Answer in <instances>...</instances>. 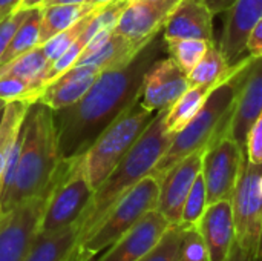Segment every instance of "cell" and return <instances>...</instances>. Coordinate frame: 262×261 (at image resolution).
<instances>
[{
  "label": "cell",
  "mask_w": 262,
  "mask_h": 261,
  "mask_svg": "<svg viewBox=\"0 0 262 261\" xmlns=\"http://www.w3.org/2000/svg\"><path fill=\"white\" fill-rule=\"evenodd\" d=\"M163 46L164 38L155 37L127 65L103 71L77 103L54 111L63 158L84 154L115 120L141 98L146 72L158 60Z\"/></svg>",
  "instance_id": "obj_1"
},
{
  "label": "cell",
  "mask_w": 262,
  "mask_h": 261,
  "mask_svg": "<svg viewBox=\"0 0 262 261\" xmlns=\"http://www.w3.org/2000/svg\"><path fill=\"white\" fill-rule=\"evenodd\" d=\"M169 109L170 108H164L155 114L154 120L137 143L107 175V178L94 191L92 200L78 222V243L100 225L106 214L126 192L152 174L157 163L167 152L175 138V132H170L166 126V115Z\"/></svg>",
  "instance_id": "obj_2"
},
{
  "label": "cell",
  "mask_w": 262,
  "mask_h": 261,
  "mask_svg": "<svg viewBox=\"0 0 262 261\" xmlns=\"http://www.w3.org/2000/svg\"><path fill=\"white\" fill-rule=\"evenodd\" d=\"M61 160L54 109L41 102L31 103L25 117V135L15 178L2 205L3 212L26 200L48 195Z\"/></svg>",
  "instance_id": "obj_3"
},
{
  "label": "cell",
  "mask_w": 262,
  "mask_h": 261,
  "mask_svg": "<svg viewBox=\"0 0 262 261\" xmlns=\"http://www.w3.org/2000/svg\"><path fill=\"white\" fill-rule=\"evenodd\" d=\"M253 58L252 55L241 58L233 72L212 91L200 112L175 134L170 148L152 171L155 177L161 180L163 175L184 157L209 148L229 132L238 94Z\"/></svg>",
  "instance_id": "obj_4"
},
{
  "label": "cell",
  "mask_w": 262,
  "mask_h": 261,
  "mask_svg": "<svg viewBox=\"0 0 262 261\" xmlns=\"http://www.w3.org/2000/svg\"><path fill=\"white\" fill-rule=\"evenodd\" d=\"M161 180L154 174L144 177L126 192L106 214L100 225L80 242L69 261H94L101 252L118 242L149 211L157 209Z\"/></svg>",
  "instance_id": "obj_5"
},
{
  "label": "cell",
  "mask_w": 262,
  "mask_h": 261,
  "mask_svg": "<svg viewBox=\"0 0 262 261\" xmlns=\"http://www.w3.org/2000/svg\"><path fill=\"white\" fill-rule=\"evenodd\" d=\"M92 195L94 188L88 177L84 154L63 158L48 192L38 234H51L78 225Z\"/></svg>",
  "instance_id": "obj_6"
},
{
  "label": "cell",
  "mask_w": 262,
  "mask_h": 261,
  "mask_svg": "<svg viewBox=\"0 0 262 261\" xmlns=\"http://www.w3.org/2000/svg\"><path fill=\"white\" fill-rule=\"evenodd\" d=\"M157 112L146 109L140 100L115 120L84 152L86 171L94 191L137 143Z\"/></svg>",
  "instance_id": "obj_7"
},
{
  "label": "cell",
  "mask_w": 262,
  "mask_h": 261,
  "mask_svg": "<svg viewBox=\"0 0 262 261\" xmlns=\"http://www.w3.org/2000/svg\"><path fill=\"white\" fill-rule=\"evenodd\" d=\"M235 242L256 261H262V165L246 160L232 195Z\"/></svg>",
  "instance_id": "obj_8"
},
{
  "label": "cell",
  "mask_w": 262,
  "mask_h": 261,
  "mask_svg": "<svg viewBox=\"0 0 262 261\" xmlns=\"http://www.w3.org/2000/svg\"><path fill=\"white\" fill-rule=\"evenodd\" d=\"M246 160V149L229 132L206 148L201 172L209 205L220 200H232Z\"/></svg>",
  "instance_id": "obj_9"
},
{
  "label": "cell",
  "mask_w": 262,
  "mask_h": 261,
  "mask_svg": "<svg viewBox=\"0 0 262 261\" xmlns=\"http://www.w3.org/2000/svg\"><path fill=\"white\" fill-rule=\"evenodd\" d=\"M48 195L26 200L0 218V261H25L40 229Z\"/></svg>",
  "instance_id": "obj_10"
},
{
  "label": "cell",
  "mask_w": 262,
  "mask_h": 261,
  "mask_svg": "<svg viewBox=\"0 0 262 261\" xmlns=\"http://www.w3.org/2000/svg\"><path fill=\"white\" fill-rule=\"evenodd\" d=\"M181 0H129L118 17L114 32L137 46H146L164 29V25Z\"/></svg>",
  "instance_id": "obj_11"
},
{
  "label": "cell",
  "mask_w": 262,
  "mask_h": 261,
  "mask_svg": "<svg viewBox=\"0 0 262 261\" xmlns=\"http://www.w3.org/2000/svg\"><path fill=\"white\" fill-rule=\"evenodd\" d=\"M204 151L206 149H201L184 157L173 168H170L161 178L160 198H158L157 209L172 225H177L181 222L184 203L189 197V192L196 177L203 171Z\"/></svg>",
  "instance_id": "obj_12"
},
{
  "label": "cell",
  "mask_w": 262,
  "mask_h": 261,
  "mask_svg": "<svg viewBox=\"0 0 262 261\" xmlns=\"http://www.w3.org/2000/svg\"><path fill=\"white\" fill-rule=\"evenodd\" d=\"M189 88L187 75L170 57L155 60L146 72L140 103L146 109L158 112L172 108Z\"/></svg>",
  "instance_id": "obj_13"
},
{
  "label": "cell",
  "mask_w": 262,
  "mask_h": 261,
  "mask_svg": "<svg viewBox=\"0 0 262 261\" xmlns=\"http://www.w3.org/2000/svg\"><path fill=\"white\" fill-rule=\"evenodd\" d=\"M170 225L158 209H152L94 261H138L157 246Z\"/></svg>",
  "instance_id": "obj_14"
},
{
  "label": "cell",
  "mask_w": 262,
  "mask_h": 261,
  "mask_svg": "<svg viewBox=\"0 0 262 261\" xmlns=\"http://www.w3.org/2000/svg\"><path fill=\"white\" fill-rule=\"evenodd\" d=\"M262 20V0H238L229 11L220 42V49L229 65L241 60L250 34Z\"/></svg>",
  "instance_id": "obj_15"
},
{
  "label": "cell",
  "mask_w": 262,
  "mask_h": 261,
  "mask_svg": "<svg viewBox=\"0 0 262 261\" xmlns=\"http://www.w3.org/2000/svg\"><path fill=\"white\" fill-rule=\"evenodd\" d=\"M209 261H226L235 243V218L232 200H220L207 205L198 225Z\"/></svg>",
  "instance_id": "obj_16"
},
{
  "label": "cell",
  "mask_w": 262,
  "mask_h": 261,
  "mask_svg": "<svg viewBox=\"0 0 262 261\" xmlns=\"http://www.w3.org/2000/svg\"><path fill=\"white\" fill-rule=\"evenodd\" d=\"M262 114V55L250 63L239 89L229 134L246 149L247 135Z\"/></svg>",
  "instance_id": "obj_17"
},
{
  "label": "cell",
  "mask_w": 262,
  "mask_h": 261,
  "mask_svg": "<svg viewBox=\"0 0 262 261\" xmlns=\"http://www.w3.org/2000/svg\"><path fill=\"white\" fill-rule=\"evenodd\" d=\"M101 71L92 65H75L63 72L55 82L45 86L38 100L54 111L77 103L94 85Z\"/></svg>",
  "instance_id": "obj_18"
},
{
  "label": "cell",
  "mask_w": 262,
  "mask_h": 261,
  "mask_svg": "<svg viewBox=\"0 0 262 261\" xmlns=\"http://www.w3.org/2000/svg\"><path fill=\"white\" fill-rule=\"evenodd\" d=\"M213 14L196 0H181L170 12L163 38H200L215 42Z\"/></svg>",
  "instance_id": "obj_19"
},
{
  "label": "cell",
  "mask_w": 262,
  "mask_h": 261,
  "mask_svg": "<svg viewBox=\"0 0 262 261\" xmlns=\"http://www.w3.org/2000/svg\"><path fill=\"white\" fill-rule=\"evenodd\" d=\"M143 48L134 45L123 35L112 32L111 37L98 49L88 54H81L75 65H92L103 72L107 69H115L127 65Z\"/></svg>",
  "instance_id": "obj_20"
},
{
  "label": "cell",
  "mask_w": 262,
  "mask_h": 261,
  "mask_svg": "<svg viewBox=\"0 0 262 261\" xmlns=\"http://www.w3.org/2000/svg\"><path fill=\"white\" fill-rule=\"evenodd\" d=\"M77 243L78 225L51 234H38L25 261H69Z\"/></svg>",
  "instance_id": "obj_21"
},
{
  "label": "cell",
  "mask_w": 262,
  "mask_h": 261,
  "mask_svg": "<svg viewBox=\"0 0 262 261\" xmlns=\"http://www.w3.org/2000/svg\"><path fill=\"white\" fill-rule=\"evenodd\" d=\"M103 5L94 3H72V5H49L41 8V23H40V38L38 43H45L55 34L68 29L89 12L95 11Z\"/></svg>",
  "instance_id": "obj_22"
},
{
  "label": "cell",
  "mask_w": 262,
  "mask_h": 261,
  "mask_svg": "<svg viewBox=\"0 0 262 261\" xmlns=\"http://www.w3.org/2000/svg\"><path fill=\"white\" fill-rule=\"evenodd\" d=\"M221 82H218V83H209V85L190 86L177 100V103L167 111V115H166V126H167V129L170 132H175V134L180 132L200 112V109L203 108V105L206 103V100L209 98V95L212 94V91Z\"/></svg>",
  "instance_id": "obj_23"
},
{
  "label": "cell",
  "mask_w": 262,
  "mask_h": 261,
  "mask_svg": "<svg viewBox=\"0 0 262 261\" xmlns=\"http://www.w3.org/2000/svg\"><path fill=\"white\" fill-rule=\"evenodd\" d=\"M51 62L48 60V57L45 55V52L41 51L40 45L35 46L34 49L15 57L14 60L0 65V77L2 75H14V77H20L25 78L28 82H31L37 91V100L41 94V82H43V75L48 71Z\"/></svg>",
  "instance_id": "obj_24"
},
{
  "label": "cell",
  "mask_w": 262,
  "mask_h": 261,
  "mask_svg": "<svg viewBox=\"0 0 262 261\" xmlns=\"http://www.w3.org/2000/svg\"><path fill=\"white\" fill-rule=\"evenodd\" d=\"M235 65H229V62L223 55L220 46L215 42H210L206 54L203 55V58L187 74L189 86L218 83V82L224 80L226 77H229L232 74V71L235 69Z\"/></svg>",
  "instance_id": "obj_25"
},
{
  "label": "cell",
  "mask_w": 262,
  "mask_h": 261,
  "mask_svg": "<svg viewBox=\"0 0 262 261\" xmlns=\"http://www.w3.org/2000/svg\"><path fill=\"white\" fill-rule=\"evenodd\" d=\"M31 103L15 100V102H8L5 109H3V118L0 125V180L9 157V152L20 135L25 123L26 112L29 109Z\"/></svg>",
  "instance_id": "obj_26"
},
{
  "label": "cell",
  "mask_w": 262,
  "mask_h": 261,
  "mask_svg": "<svg viewBox=\"0 0 262 261\" xmlns=\"http://www.w3.org/2000/svg\"><path fill=\"white\" fill-rule=\"evenodd\" d=\"M40 23H41V8L29 9V14L23 20V23L15 31L12 40L9 42L5 54L0 58V65H5L15 57L34 49L38 46L40 38Z\"/></svg>",
  "instance_id": "obj_27"
},
{
  "label": "cell",
  "mask_w": 262,
  "mask_h": 261,
  "mask_svg": "<svg viewBox=\"0 0 262 261\" xmlns=\"http://www.w3.org/2000/svg\"><path fill=\"white\" fill-rule=\"evenodd\" d=\"M210 42L200 38H164L169 57L187 75L203 58Z\"/></svg>",
  "instance_id": "obj_28"
},
{
  "label": "cell",
  "mask_w": 262,
  "mask_h": 261,
  "mask_svg": "<svg viewBox=\"0 0 262 261\" xmlns=\"http://www.w3.org/2000/svg\"><path fill=\"white\" fill-rule=\"evenodd\" d=\"M106 5H107V3H106ZM103 6H104V5H103ZM100 8H101V6H100ZM100 8H97L95 11L89 12L86 17H83L81 20H78L77 23H74V25L69 26L68 29H64V31L55 34L54 37H51L49 40H46L45 43L40 45L41 51L45 52V55L48 57V60H49L51 63L55 62L61 54H64V52L71 48V45L81 35V32L86 29V26L89 25V22H91V20L94 18V15L100 11Z\"/></svg>",
  "instance_id": "obj_29"
},
{
  "label": "cell",
  "mask_w": 262,
  "mask_h": 261,
  "mask_svg": "<svg viewBox=\"0 0 262 261\" xmlns=\"http://www.w3.org/2000/svg\"><path fill=\"white\" fill-rule=\"evenodd\" d=\"M184 231L186 226H183L181 223L170 225L157 243V246L152 248L138 261H178Z\"/></svg>",
  "instance_id": "obj_30"
},
{
  "label": "cell",
  "mask_w": 262,
  "mask_h": 261,
  "mask_svg": "<svg viewBox=\"0 0 262 261\" xmlns=\"http://www.w3.org/2000/svg\"><path fill=\"white\" fill-rule=\"evenodd\" d=\"M207 189H206V182L203 177V172L196 177L189 197L184 203V209H183V215H181V225L186 228H195L201 218V215L204 214L206 208H207Z\"/></svg>",
  "instance_id": "obj_31"
},
{
  "label": "cell",
  "mask_w": 262,
  "mask_h": 261,
  "mask_svg": "<svg viewBox=\"0 0 262 261\" xmlns=\"http://www.w3.org/2000/svg\"><path fill=\"white\" fill-rule=\"evenodd\" d=\"M0 98L8 102H37V91L34 85L25 78L14 77V75H2L0 77Z\"/></svg>",
  "instance_id": "obj_32"
},
{
  "label": "cell",
  "mask_w": 262,
  "mask_h": 261,
  "mask_svg": "<svg viewBox=\"0 0 262 261\" xmlns=\"http://www.w3.org/2000/svg\"><path fill=\"white\" fill-rule=\"evenodd\" d=\"M180 261H209L206 243L196 228H186L180 249Z\"/></svg>",
  "instance_id": "obj_33"
},
{
  "label": "cell",
  "mask_w": 262,
  "mask_h": 261,
  "mask_svg": "<svg viewBox=\"0 0 262 261\" xmlns=\"http://www.w3.org/2000/svg\"><path fill=\"white\" fill-rule=\"evenodd\" d=\"M28 14H29V9H15L0 22V58L5 54L9 42L12 40L15 31L23 23Z\"/></svg>",
  "instance_id": "obj_34"
},
{
  "label": "cell",
  "mask_w": 262,
  "mask_h": 261,
  "mask_svg": "<svg viewBox=\"0 0 262 261\" xmlns=\"http://www.w3.org/2000/svg\"><path fill=\"white\" fill-rule=\"evenodd\" d=\"M246 155L247 162L262 165V114L252 126L249 135H247V143H246Z\"/></svg>",
  "instance_id": "obj_35"
},
{
  "label": "cell",
  "mask_w": 262,
  "mask_h": 261,
  "mask_svg": "<svg viewBox=\"0 0 262 261\" xmlns=\"http://www.w3.org/2000/svg\"><path fill=\"white\" fill-rule=\"evenodd\" d=\"M200 3H203L213 15L221 14V12H227L238 0H196Z\"/></svg>",
  "instance_id": "obj_36"
},
{
  "label": "cell",
  "mask_w": 262,
  "mask_h": 261,
  "mask_svg": "<svg viewBox=\"0 0 262 261\" xmlns=\"http://www.w3.org/2000/svg\"><path fill=\"white\" fill-rule=\"evenodd\" d=\"M226 261H256L244 248H241L236 242L233 243V248L229 254Z\"/></svg>",
  "instance_id": "obj_37"
},
{
  "label": "cell",
  "mask_w": 262,
  "mask_h": 261,
  "mask_svg": "<svg viewBox=\"0 0 262 261\" xmlns=\"http://www.w3.org/2000/svg\"><path fill=\"white\" fill-rule=\"evenodd\" d=\"M20 0H0V22L17 9Z\"/></svg>",
  "instance_id": "obj_38"
},
{
  "label": "cell",
  "mask_w": 262,
  "mask_h": 261,
  "mask_svg": "<svg viewBox=\"0 0 262 261\" xmlns=\"http://www.w3.org/2000/svg\"><path fill=\"white\" fill-rule=\"evenodd\" d=\"M45 0H20L17 9H32V8H40Z\"/></svg>",
  "instance_id": "obj_39"
},
{
  "label": "cell",
  "mask_w": 262,
  "mask_h": 261,
  "mask_svg": "<svg viewBox=\"0 0 262 261\" xmlns=\"http://www.w3.org/2000/svg\"><path fill=\"white\" fill-rule=\"evenodd\" d=\"M88 0H45L40 8L49 6V5H72V3H86Z\"/></svg>",
  "instance_id": "obj_40"
},
{
  "label": "cell",
  "mask_w": 262,
  "mask_h": 261,
  "mask_svg": "<svg viewBox=\"0 0 262 261\" xmlns=\"http://www.w3.org/2000/svg\"><path fill=\"white\" fill-rule=\"evenodd\" d=\"M89 3H94V5H106V3H111L114 0H88Z\"/></svg>",
  "instance_id": "obj_41"
},
{
  "label": "cell",
  "mask_w": 262,
  "mask_h": 261,
  "mask_svg": "<svg viewBox=\"0 0 262 261\" xmlns=\"http://www.w3.org/2000/svg\"><path fill=\"white\" fill-rule=\"evenodd\" d=\"M5 106H6V102H5V100H2V98H0V109H3V108H5Z\"/></svg>",
  "instance_id": "obj_42"
},
{
  "label": "cell",
  "mask_w": 262,
  "mask_h": 261,
  "mask_svg": "<svg viewBox=\"0 0 262 261\" xmlns=\"http://www.w3.org/2000/svg\"><path fill=\"white\" fill-rule=\"evenodd\" d=\"M5 109V108H3ZM3 109H0V125H2V118H3Z\"/></svg>",
  "instance_id": "obj_43"
},
{
  "label": "cell",
  "mask_w": 262,
  "mask_h": 261,
  "mask_svg": "<svg viewBox=\"0 0 262 261\" xmlns=\"http://www.w3.org/2000/svg\"><path fill=\"white\" fill-rule=\"evenodd\" d=\"M2 215H3V209H2V202H0V218H2Z\"/></svg>",
  "instance_id": "obj_44"
},
{
  "label": "cell",
  "mask_w": 262,
  "mask_h": 261,
  "mask_svg": "<svg viewBox=\"0 0 262 261\" xmlns=\"http://www.w3.org/2000/svg\"><path fill=\"white\" fill-rule=\"evenodd\" d=\"M178 261H180V260H178Z\"/></svg>",
  "instance_id": "obj_45"
}]
</instances>
